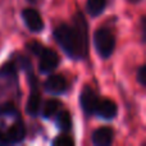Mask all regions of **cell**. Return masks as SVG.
<instances>
[{
    "label": "cell",
    "instance_id": "ffe728a7",
    "mask_svg": "<svg viewBox=\"0 0 146 146\" xmlns=\"http://www.w3.org/2000/svg\"><path fill=\"white\" fill-rule=\"evenodd\" d=\"M131 1H137V0H131Z\"/></svg>",
    "mask_w": 146,
    "mask_h": 146
},
{
    "label": "cell",
    "instance_id": "6da1fadb",
    "mask_svg": "<svg viewBox=\"0 0 146 146\" xmlns=\"http://www.w3.org/2000/svg\"><path fill=\"white\" fill-rule=\"evenodd\" d=\"M74 26L60 25L54 31V37L64 51L73 59H82L87 53V26L81 13L73 18Z\"/></svg>",
    "mask_w": 146,
    "mask_h": 146
},
{
    "label": "cell",
    "instance_id": "8fae6325",
    "mask_svg": "<svg viewBox=\"0 0 146 146\" xmlns=\"http://www.w3.org/2000/svg\"><path fill=\"white\" fill-rule=\"evenodd\" d=\"M56 124L63 131H69L72 128V118H71L69 111H67V110L60 111L58 114V117H56Z\"/></svg>",
    "mask_w": 146,
    "mask_h": 146
},
{
    "label": "cell",
    "instance_id": "52a82bcc",
    "mask_svg": "<svg viewBox=\"0 0 146 146\" xmlns=\"http://www.w3.org/2000/svg\"><path fill=\"white\" fill-rule=\"evenodd\" d=\"M117 111H118V108H117V104L114 101H111L110 99H104V100H99L98 105H96L95 113L98 114L99 117L104 119H111L117 115Z\"/></svg>",
    "mask_w": 146,
    "mask_h": 146
},
{
    "label": "cell",
    "instance_id": "d6986e66",
    "mask_svg": "<svg viewBox=\"0 0 146 146\" xmlns=\"http://www.w3.org/2000/svg\"><path fill=\"white\" fill-rule=\"evenodd\" d=\"M30 1H36V0H30Z\"/></svg>",
    "mask_w": 146,
    "mask_h": 146
},
{
    "label": "cell",
    "instance_id": "277c9868",
    "mask_svg": "<svg viewBox=\"0 0 146 146\" xmlns=\"http://www.w3.org/2000/svg\"><path fill=\"white\" fill-rule=\"evenodd\" d=\"M38 56H40V72L44 74H49L58 67L59 56L53 49L44 48L42 53Z\"/></svg>",
    "mask_w": 146,
    "mask_h": 146
},
{
    "label": "cell",
    "instance_id": "ac0fdd59",
    "mask_svg": "<svg viewBox=\"0 0 146 146\" xmlns=\"http://www.w3.org/2000/svg\"><path fill=\"white\" fill-rule=\"evenodd\" d=\"M19 63H21V66H22V68L23 69H27V71H31V68H32V66H31V62H30V59L27 58V56H19Z\"/></svg>",
    "mask_w": 146,
    "mask_h": 146
},
{
    "label": "cell",
    "instance_id": "9c48e42d",
    "mask_svg": "<svg viewBox=\"0 0 146 146\" xmlns=\"http://www.w3.org/2000/svg\"><path fill=\"white\" fill-rule=\"evenodd\" d=\"M114 132L109 127H100L92 133V142L96 146H108L113 141Z\"/></svg>",
    "mask_w": 146,
    "mask_h": 146
},
{
    "label": "cell",
    "instance_id": "8992f818",
    "mask_svg": "<svg viewBox=\"0 0 146 146\" xmlns=\"http://www.w3.org/2000/svg\"><path fill=\"white\" fill-rule=\"evenodd\" d=\"M22 17L25 19L27 27L32 32H40V31L44 30V21L41 18V15L35 9H31V8L25 9L22 13Z\"/></svg>",
    "mask_w": 146,
    "mask_h": 146
},
{
    "label": "cell",
    "instance_id": "5b68a950",
    "mask_svg": "<svg viewBox=\"0 0 146 146\" xmlns=\"http://www.w3.org/2000/svg\"><path fill=\"white\" fill-rule=\"evenodd\" d=\"M80 101H81V106H82V110L86 114L91 115V114L95 113L96 105H98V96H96L95 91L90 87V86H85L81 91V96H80Z\"/></svg>",
    "mask_w": 146,
    "mask_h": 146
},
{
    "label": "cell",
    "instance_id": "3957f363",
    "mask_svg": "<svg viewBox=\"0 0 146 146\" xmlns=\"http://www.w3.org/2000/svg\"><path fill=\"white\" fill-rule=\"evenodd\" d=\"M26 135L25 126L21 121L13 123L5 132L0 131V145H7V144H18V142L23 141Z\"/></svg>",
    "mask_w": 146,
    "mask_h": 146
},
{
    "label": "cell",
    "instance_id": "5bb4252c",
    "mask_svg": "<svg viewBox=\"0 0 146 146\" xmlns=\"http://www.w3.org/2000/svg\"><path fill=\"white\" fill-rule=\"evenodd\" d=\"M53 145L54 146H73L74 145V141H73V139H71L69 136L62 135V136H58L54 140Z\"/></svg>",
    "mask_w": 146,
    "mask_h": 146
},
{
    "label": "cell",
    "instance_id": "e0dca14e",
    "mask_svg": "<svg viewBox=\"0 0 146 146\" xmlns=\"http://www.w3.org/2000/svg\"><path fill=\"white\" fill-rule=\"evenodd\" d=\"M15 111V108L12 103H5L4 105L0 106V113L1 114H12Z\"/></svg>",
    "mask_w": 146,
    "mask_h": 146
},
{
    "label": "cell",
    "instance_id": "4fadbf2b",
    "mask_svg": "<svg viewBox=\"0 0 146 146\" xmlns=\"http://www.w3.org/2000/svg\"><path fill=\"white\" fill-rule=\"evenodd\" d=\"M106 0H87V12L91 15H99L104 10Z\"/></svg>",
    "mask_w": 146,
    "mask_h": 146
},
{
    "label": "cell",
    "instance_id": "7c38bea8",
    "mask_svg": "<svg viewBox=\"0 0 146 146\" xmlns=\"http://www.w3.org/2000/svg\"><path fill=\"white\" fill-rule=\"evenodd\" d=\"M59 108H60V101L58 100H48L44 104L42 108V115L45 118H51L53 115H55L58 113Z\"/></svg>",
    "mask_w": 146,
    "mask_h": 146
},
{
    "label": "cell",
    "instance_id": "ba28073f",
    "mask_svg": "<svg viewBox=\"0 0 146 146\" xmlns=\"http://www.w3.org/2000/svg\"><path fill=\"white\" fill-rule=\"evenodd\" d=\"M66 88H67L66 78L60 74H51L45 81V90L50 94H54V95L64 92Z\"/></svg>",
    "mask_w": 146,
    "mask_h": 146
},
{
    "label": "cell",
    "instance_id": "30bf717a",
    "mask_svg": "<svg viewBox=\"0 0 146 146\" xmlns=\"http://www.w3.org/2000/svg\"><path fill=\"white\" fill-rule=\"evenodd\" d=\"M41 106V96L40 92L37 90V85H32V90H31L30 98H28V103H27V111L30 115H37L38 110Z\"/></svg>",
    "mask_w": 146,
    "mask_h": 146
},
{
    "label": "cell",
    "instance_id": "9a60e30c",
    "mask_svg": "<svg viewBox=\"0 0 146 146\" xmlns=\"http://www.w3.org/2000/svg\"><path fill=\"white\" fill-rule=\"evenodd\" d=\"M27 49L30 50L31 54H33V55H37V56H38L41 53H42L44 46L41 45L38 41H31V42H28Z\"/></svg>",
    "mask_w": 146,
    "mask_h": 146
},
{
    "label": "cell",
    "instance_id": "7a4b0ae2",
    "mask_svg": "<svg viewBox=\"0 0 146 146\" xmlns=\"http://www.w3.org/2000/svg\"><path fill=\"white\" fill-rule=\"evenodd\" d=\"M94 41H95L96 50L101 58H109L113 54L115 48V38L109 30L106 28L98 30L94 36Z\"/></svg>",
    "mask_w": 146,
    "mask_h": 146
},
{
    "label": "cell",
    "instance_id": "2e32d148",
    "mask_svg": "<svg viewBox=\"0 0 146 146\" xmlns=\"http://www.w3.org/2000/svg\"><path fill=\"white\" fill-rule=\"evenodd\" d=\"M137 80H139L140 85L146 86V66H141L137 71Z\"/></svg>",
    "mask_w": 146,
    "mask_h": 146
}]
</instances>
